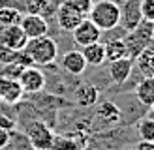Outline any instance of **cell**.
Masks as SVG:
<instances>
[{
    "mask_svg": "<svg viewBox=\"0 0 154 150\" xmlns=\"http://www.w3.org/2000/svg\"><path fill=\"white\" fill-rule=\"evenodd\" d=\"M25 52L30 56V60L34 62V66H47L53 64L58 56V45L57 41L49 36H40L28 40L25 45Z\"/></svg>",
    "mask_w": 154,
    "mask_h": 150,
    "instance_id": "cell-1",
    "label": "cell"
},
{
    "mask_svg": "<svg viewBox=\"0 0 154 150\" xmlns=\"http://www.w3.org/2000/svg\"><path fill=\"white\" fill-rule=\"evenodd\" d=\"M88 19L102 32L113 30L120 25V6L117 2H113V0H100V2L92 4Z\"/></svg>",
    "mask_w": 154,
    "mask_h": 150,
    "instance_id": "cell-2",
    "label": "cell"
},
{
    "mask_svg": "<svg viewBox=\"0 0 154 150\" xmlns=\"http://www.w3.org/2000/svg\"><path fill=\"white\" fill-rule=\"evenodd\" d=\"M128 49V56L135 60L141 51H145L154 40V22L152 21H141L134 30H130L126 38H122Z\"/></svg>",
    "mask_w": 154,
    "mask_h": 150,
    "instance_id": "cell-3",
    "label": "cell"
},
{
    "mask_svg": "<svg viewBox=\"0 0 154 150\" xmlns=\"http://www.w3.org/2000/svg\"><path fill=\"white\" fill-rule=\"evenodd\" d=\"M26 137L34 150H53V145H55V133L42 120H34L28 124Z\"/></svg>",
    "mask_w": 154,
    "mask_h": 150,
    "instance_id": "cell-4",
    "label": "cell"
},
{
    "mask_svg": "<svg viewBox=\"0 0 154 150\" xmlns=\"http://www.w3.org/2000/svg\"><path fill=\"white\" fill-rule=\"evenodd\" d=\"M17 81L23 88V92L36 94L40 90H43V86H45V73L36 66H28V68H23Z\"/></svg>",
    "mask_w": 154,
    "mask_h": 150,
    "instance_id": "cell-5",
    "label": "cell"
},
{
    "mask_svg": "<svg viewBox=\"0 0 154 150\" xmlns=\"http://www.w3.org/2000/svg\"><path fill=\"white\" fill-rule=\"evenodd\" d=\"M55 15H57V22H58V26L62 28L64 32H72V30H73V28L85 19L83 15L77 11L70 2H68V0H62V2L58 4Z\"/></svg>",
    "mask_w": 154,
    "mask_h": 150,
    "instance_id": "cell-6",
    "label": "cell"
},
{
    "mask_svg": "<svg viewBox=\"0 0 154 150\" xmlns=\"http://www.w3.org/2000/svg\"><path fill=\"white\" fill-rule=\"evenodd\" d=\"M28 38L25 36L23 28L19 25H10V26H0V45L8 47L11 51H21L25 49Z\"/></svg>",
    "mask_w": 154,
    "mask_h": 150,
    "instance_id": "cell-7",
    "label": "cell"
},
{
    "mask_svg": "<svg viewBox=\"0 0 154 150\" xmlns=\"http://www.w3.org/2000/svg\"><path fill=\"white\" fill-rule=\"evenodd\" d=\"M72 34H73V41L77 45H81V47H85V45H90V43H94V41H100L102 30H100L88 17H85L79 25L72 30Z\"/></svg>",
    "mask_w": 154,
    "mask_h": 150,
    "instance_id": "cell-8",
    "label": "cell"
},
{
    "mask_svg": "<svg viewBox=\"0 0 154 150\" xmlns=\"http://www.w3.org/2000/svg\"><path fill=\"white\" fill-rule=\"evenodd\" d=\"M19 26L23 28V32H25V36L28 40L40 38V36H47V32H49V25H47V21H45V17L34 15V13L21 15Z\"/></svg>",
    "mask_w": 154,
    "mask_h": 150,
    "instance_id": "cell-9",
    "label": "cell"
},
{
    "mask_svg": "<svg viewBox=\"0 0 154 150\" xmlns=\"http://www.w3.org/2000/svg\"><path fill=\"white\" fill-rule=\"evenodd\" d=\"M143 21L139 0H124V6L120 8V25L124 26L126 32L134 30Z\"/></svg>",
    "mask_w": 154,
    "mask_h": 150,
    "instance_id": "cell-10",
    "label": "cell"
},
{
    "mask_svg": "<svg viewBox=\"0 0 154 150\" xmlns=\"http://www.w3.org/2000/svg\"><path fill=\"white\" fill-rule=\"evenodd\" d=\"M132 70H134V60L130 56L111 60V64H109V75H111L113 82H117V85L126 82L130 79V75H132Z\"/></svg>",
    "mask_w": 154,
    "mask_h": 150,
    "instance_id": "cell-11",
    "label": "cell"
},
{
    "mask_svg": "<svg viewBox=\"0 0 154 150\" xmlns=\"http://www.w3.org/2000/svg\"><path fill=\"white\" fill-rule=\"evenodd\" d=\"M23 88L19 85L17 79H8V77H0V101L4 103H17L23 98Z\"/></svg>",
    "mask_w": 154,
    "mask_h": 150,
    "instance_id": "cell-12",
    "label": "cell"
},
{
    "mask_svg": "<svg viewBox=\"0 0 154 150\" xmlns=\"http://www.w3.org/2000/svg\"><path fill=\"white\" fill-rule=\"evenodd\" d=\"M87 60H85L81 51H68L62 56V68L70 73V75H81L87 70Z\"/></svg>",
    "mask_w": 154,
    "mask_h": 150,
    "instance_id": "cell-13",
    "label": "cell"
},
{
    "mask_svg": "<svg viewBox=\"0 0 154 150\" xmlns=\"http://www.w3.org/2000/svg\"><path fill=\"white\" fill-rule=\"evenodd\" d=\"M60 2L62 0H25V10H26V13L45 17V15L55 13Z\"/></svg>",
    "mask_w": 154,
    "mask_h": 150,
    "instance_id": "cell-14",
    "label": "cell"
},
{
    "mask_svg": "<svg viewBox=\"0 0 154 150\" xmlns=\"http://www.w3.org/2000/svg\"><path fill=\"white\" fill-rule=\"evenodd\" d=\"M81 52H83L85 60H87V64H90V66H102L107 60L105 58V43H102V41H94L90 45H85Z\"/></svg>",
    "mask_w": 154,
    "mask_h": 150,
    "instance_id": "cell-15",
    "label": "cell"
},
{
    "mask_svg": "<svg viewBox=\"0 0 154 150\" xmlns=\"http://www.w3.org/2000/svg\"><path fill=\"white\" fill-rule=\"evenodd\" d=\"M73 100L79 107H92L98 103V88L94 85H81L75 90Z\"/></svg>",
    "mask_w": 154,
    "mask_h": 150,
    "instance_id": "cell-16",
    "label": "cell"
},
{
    "mask_svg": "<svg viewBox=\"0 0 154 150\" xmlns=\"http://www.w3.org/2000/svg\"><path fill=\"white\" fill-rule=\"evenodd\" d=\"M135 98L143 105H154V77H143L135 86Z\"/></svg>",
    "mask_w": 154,
    "mask_h": 150,
    "instance_id": "cell-17",
    "label": "cell"
},
{
    "mask_svg": "<svg viewBox=\"0 0 154 150\" xmlns=\"http://www.w3.org/2000/svg\"><path fill=\"white\" fill-rule=\"evenodd\" d=\"M96 116L102 118L105 124H117L120 120V109L115 103H111V101H103V103L98 105Z\"/></svg>",
    "mask_w": 154,
    "mask_h": 150,
    "instance_id": "cell-18",
    "label": "cell"
},
{
    "mask_svg": "<svg viewBox=\"0 0 154 150\" xmlns=\"http://www.w3.org/2000/svg\"><path fill=\"white\" fill-rule=\"evenodd\" d=\"M137 68L145 77H154V47H147L137 55Z\"/></svg>",
    "mask_w": 154,
    "mask_h": 150,
    "instance_id": "cell-19",
    "label": "cell"
},
{
    "mask_svg": "<svg viewBox=\"0 0 154 150\" xmlns=\"http://www.w3.org/2000/svg\"><path fill=\"white\" fill-rule=\"evenodd\" d=\"M128 56V49H126V43L124 40H120V38H117V40H111L105 43V58L109 60H119V58H124Z\"/></svg>",
    "mask_w": 154,
    "mask_h": 150,
    "instance_id": "cell-20",
    "label": "cell"
},
{
    "mask_svg": "<svg viewBox=\"0 0 154 150\" xmlns=\"http://www.w3.org/2000/svg\"><path fill=\"white\" fill-rule=\"evenodd\" d=\"M137 135L141 141H154V116H143L137 122Z\"/></svg>",
    "mask_w": 154,
    "mask_h": 150,
    "instance_id": "cell-21",
    "label": "cell"
},
{
    "mask_svg": "<svg viewBox=\"0 0 154 150\" xmlns=\"http://www.w3.org/2000/svg\"><path fill=\"white\" fill-rule=\"evenodd\" d=\"M21 21V11L15 8H0V26H10V25H19Z\"/></svg>",
    "mask_w": 154,
    "mask_h": 150,
    "instance_id": "cell-22",
    "label": "cell"
},
{
    "mask_svg": "<svg viewBox=\"0 0 154 150\" xmlns=\"http://www.w3.org/2000/svg\"><path fill=\"white\" fill-rule=\"evenodd\" d=\"M23 71V68L19 64H4V68L0 70V77H8V79H19V75Z\"/></svg>",
    "mask_w": 154,
    "mask_h": 150,
    "instance_id": "cell-23",
    "label": "cell"
},
{
    "mask_svg": "<svg viewBox=\"0 0 154 150\" xmlns=\"http://www.w3.org/2000/svg\"><path fill=\"white\" fill-rule=\"evenodd\" d=\"M77 11H79L83 17H88V13H90V10H92V0H68Z\"/></svg>",
    "mask_w": 154,
    "mask_h": 150,
    "instance_id": "cell-24",
    "label": "cell"
},
{
    "mask_svg": "<svg viewBox=\"0 0 154 150\" xmlns=\"http://www.w3.org/2000/svg\"><path fill=\"white\" fill-rule=\"evenodd\" d=\"M139 6H141L143 19L154 22V0H139Z\"/></svg>",
    "mask_w": 154,
    "mask_h": 150,
    "instance_id": "cell-25",
    "label": "cell"
},
{
    "mask_svg": "<svg viewBox=\"0 0 154 150\" xmlns=\"http://www.w3.org/2000/svg\"><path fill=\"white\" fill-rule=\"evenodd\" d=\"M15 52L17 51H11V49L0 45V64H11L13 58H15Z\"/></svg>",
    "mask_w": 154,
    "mask_h": 150,
    "instance_id": "cell-26",
    "label": "cell"
},
{
    "mask_svg": "<svg viewBox=\"0 0 154 150\" xmlns=\"http://www.w3.org/2000/svg\"><path fill=\"white\" fill-rule=\"evenodd\" d=\"M0 128H2V130L11 131L13 128H15V120H11L10 116H6V115H2V112H0Z\"/></svg>",
    "mask_w": 154,
    "mask_h": 150,
    "instance_id": "cell-27",
    "label": "cell"
},
{
    "mask_svg": "<svg viewBox=\"0 0 154 150\" xmlns=\"http://www.w3.org/2000/svg\"><path fill=\"white\" fill-rule=\"evenodd\" d=\"M8 145H10V131H8V130H2V128H0V150L6 148Z\"/></svg>",
    "mask_w": 154,
    "mask_h": 150,
    "instance_id": "cell-28",
    "label": "cell"
},
{
    "mask_svg": "<svg viewBox=\"0 0 154 150\" xmlns=\"http://www.w3.org/2000/svg\"><path fill=\"white\" fill-rule=\"evenodd\" d=\"M135 150H154V141H139L135 145Z\"/></svg>",
    "mask_w": 154,
    "mask_h": 150,
    "instance_id": "cell-29",
    "label": "cell"
},
{
    "mask_svg": "<svg viewBox=\"0 0 154 150\" xmlns=\"http://www.w3.org/2000/svg\"><path fill=\"white\" fill-rule=\"evenodd\" d=\"M81 150H96V148H90V146H87V148H81Z\"/></svg>",
    "mask_w": 154,
    "mask_h": 150,
    "instance_id": "cell-30",
    "label": "cell"
},
{
    "mask_svg": "<svg viewBox=\"0 0 154 150\" xmlns=\"http://www.w3.org/2000/svg\"><path fill=\"white\" fill-rule=\"evenodd\" d=\"M150 109H152V111H154V105H150Z\"/></svg>",
    "mask_w": 154,
    "mask_h": 150,
    "instance_id": "cell-31",
    "label": "cell"
}]
</instances>
